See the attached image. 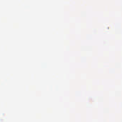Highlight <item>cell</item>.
Returning a JSON list of instances; mask_svg holds the SVG:
<instances>
[]
</instances>
